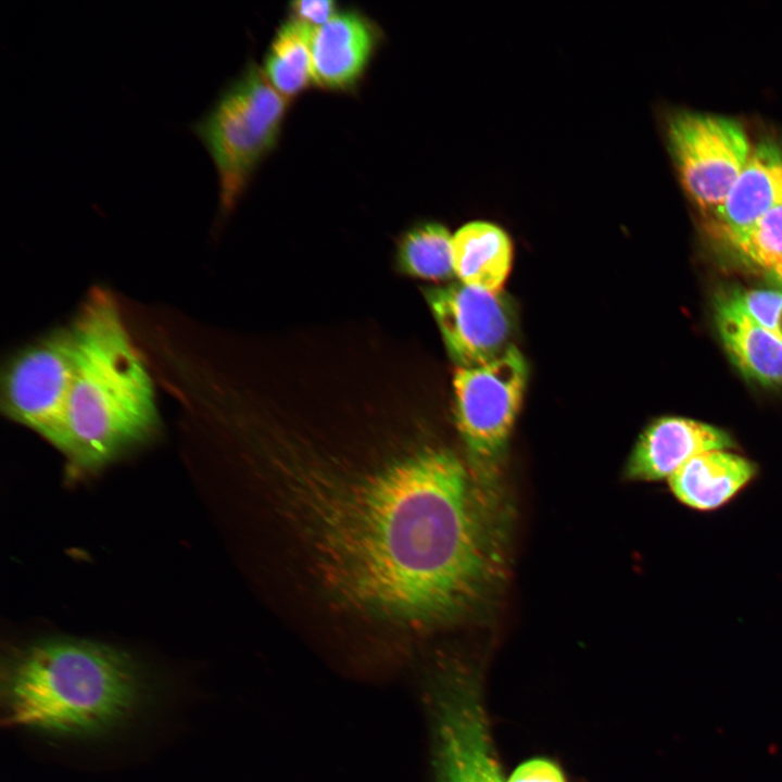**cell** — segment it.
Segmentation results:
<instances>
[{
	"mask_svg": "<svg viewBox=\"0 0 782 782\" xmlns=\"http://www.w3.org/2000/svg\"><path fill=\"white\" fill-rule=\"evenodd\" d=\"M782 203V150L772 142L753 146L751 155L712 215L726 240L740 234Z\"/></svg>",
	"mask_w": 782,
	"mask_h": 782,
	"instance_id": "12",
	"label": "cell"
},
{
	"mask_svg": "<svg viewBox=\"0 0 782 782\" xmlns=\"http://www.w3.org/2000/svg\"><path fill=\"white\" fill-rule=\"evenodd\" d=\"M505 782H565V778L553 761L533 758L519 765Z\"/></svg>",
	"mask_w": 782,
	"mask_h": 782,
	"instance_id": "20",
	"label": "cell"
},
{
	"mask_svg": "<svg viewBox=\"0 0 782 782\" xmlns=\"http://www.w3.org/2000/svg\"><path fill=\"white\" fill-rule=\"evenodd\" d=\"M377 43L373 24L355 11L336 13L315 27L312 40L313 81L321 88L346 89L367 67Z\"/></svg>",
	"mask_w": 782,
	"mask_h": 782,
	"instance_id": "11",
	"label": "cell"
},
{
	"mask_svg": "<svg viewBox=\"0 0 782 782\" xmlns=\"http://www.w3.org/2000/svg\"><path fill=\"white\" fill-rule=\"evenodd\" d=\"M336 2L329 0H301L291 3L293 18L318 27L336 14Z\"/></svg>",
	"mask_w": 782,
	"mask_h": 782,
	"instance_id": "21",
	"label": "cell"
},
{
	"mask_svg": "<svg viewBox=\"0 0 782 782\" xmlns=\"http://www.w3.org/2000/svg\"><path fill=\"white\" fill-rule=\"evenodd\" d=\"M731 446V437L715 426L681 417L658 418L636 441L625 475L634 481L661 480L699 453Z\"/></svg>",
	"mask_w": 782,
	"mask_h": 782,
	"instance_id": "10",
	"label": "cell"
},
{
	"mask_svg": "<svg viewBox=\"0 0 782 782\" xmlns=\"http://www.w3.org/2000/svg\"><path fill=\"white\" fill-rule=\"evenodd\" d=\"M726 241L748 263L766 272L782 264V203Z\"/></svg>",
	"mask_w": 782,
	"mask_h": 782,
	"instance_id": "18",
	"label": "cell"
},
{
	"mask_svg": "<svg viewBox=\"0 0 782 782\" xmlns=\"http://www.w3.org/2000/svg\"><path fill=\"white\" fill-rule=\"evenodd\" d=\"M527 376L526 360L515 345L490 363L456 367L454 373L455 420L468 453V465L494 494Z\"/></svg>",
	"mask_w": 782,
	"mask_h": 782,
	"instance_id": "5",
	"label": "cell"
},
{
	"mask_svg": "<svg viewBox=\"0 0 782 782\" xmlns=\"http://www.w3.org/2000/svg\"><path fill=\"white\" fill-rule=\"evenodd\" d=\"M453 268L464 285L500 292L509 274L513 243L499 225L474 220L453 236Z\"/></svg>",
	"mask_w": 782,
	"mask_h": 782,
	"instance_id": "15",
	"label": "cell"
},
{
	"mask_svg": "<svg viewBox=\"0 0 782 782\" xmlns=\"http://www.w3.org/2000/svg\"><path fill=\"white\" fill-rule=\"evenodd\" d=\"M74 368L58 450L70 472H93L157 432L153 380L106 290L87 297L71 323Z\"/></svg>",
	"mask_w": 782,
	"mask_h": 782,
	"instance_id": "2",
	"label": "cell"
},
{
	"mask_svg": "<svg viewBox=\"0 0 782 782\" xmlns=\"http://www.w3.org/2000/svg\"><path fill=\"white\" fill-rule=\"evenodd\" d=\"M314 30V26L291 18L279 27L269 46L263 73L285 98L298 96L313 81Z\"/></svg>",
	"mask_w": 782,
	"mask_h": 782,
	"instance_id": "16",
	"label": "cell"
},
{
	"mask_svg": "<svg viewBox=\"0 0 782 782\" xmlns=\"http://www.w3.org/2000/svg\"><path fill=\"white\" fill-rule=\"evenodd\" d=\"M280 483L324 576L357 607L443 622L478 608L501 580L499 496L449 450L364 478L295 472Z\"/></svg>",
	"mask_w": 782,
	"mask_h": 782,
	"instance_id": "1",
	"label": "cell"
},
{
	"mask_svg": "<svg viewBox=\"0 0 782 782\" xmlns=\"http://www.w3.org/2000/svg\"><path fill=\"white\" fill-rule=\"evenodd\" d=\"M74 368L71 324L13 355L1 380L3 413L58 449Z\"/></svg>",
	"mask_w": 782,
	"mask_h": 782,
	"instance_id": "6",
	"label": "cell"
},
{
	"mask_svg": "<svg viewBox=\"0 0 782 782\" xmlns=\"http://www.w3.org/2000/svg\"><path fill=\"white\" fill-rule=\"evenodd\" d=\"M286 111V98L250 62L191 122L215 165L222 212L234 207L254 168L275 146Z\"/></svg>",
	"mask_w": 782,
	"mask_h": 782,
	"instance_id": "4",
	"label": "cell"
},
{
	"mask_svg": "<svg viewBox=\"0 0 782 782\" xmlns=\"http://www.w3.org/2000/svg\"><path fill=\"white\" fill-rule=\"evenodd\" d=\"M453 236L436 222L412 227L402 237L398 249L399 268L411 276L443 280L455 275L453 268Z\"/></svg>",
	"mask_w": 782,
	"mask_h": 782,
	"instance_id": "17",
	"label": "cell"
},
{
	"mask_svg": "<svg viewBox=\"0 0 782 782\" xmlns=\"http://www.w3.org/2000/svg\"><path fill=\"white\" fill-rule=\"evenodd\" d=\"M439 782H505L481 707L470 691L453 692L438 726Z\"/></svg>",
	"mask_w": 782,
	"mask_h": 782,
	"instance_id": "9",
	"label": "cell"
},
{
	"mask_svg": "<svg viewBox=\"0 0 782 782\" xmlns=\"http://www.w3.org/2000/svg\"><path fill=\"white\" fill-rule=\"evenodd\" d=\"M755 474L756 467L751 461L716 449L690 458L668 478V482L680 502L709 510L727 503Z\"/></svg>",
	"mask_w": 782,
	"mask_h": 782,
	"instance_id": "13",
	"label": "cell"
},
{
	"mask_svg": "<svg viewBox=\"0 0 782 782\" xmlns=\"http://www.w3.org/2000/svg\"><path fill=\"white\" fill-rule=\"evenodd\" d=\"M667 136L684 189L714 215L753 150L745 128L721 115L678 112L667 121Z\"/></svg>",
	"mask_w": 782,
	"mask_h": 782,
	"instance_id": "7",
	"label": "cell"
},
{
	"mask_svg": "<svg viewBox=\"0 0 782 782\" xmlns=\"http://www.w3.org/2000/svg\"><path fill=\"white\" fill-rule=\"evenodd\" d=\"M425 297L457 367L484 365L509 346L515 313L509 299L459 282L428 288Z\"/></svg>",
	"mask_w": 782,
	"mask_h": 782,
	"instance_id": "8",
	"label": "cell"
},
{
	"mask_svg": "<svg viewBox=\"0 0 782 782\" xmlns=\"http://www.w3.org/2000/svg\"><path fill=\"white\" fill-rule=\"evenodd\" d=\"M767 273L782 288V264H779Z\"/></svg>",
	"mask_w": 782,
	"mask_h": 782,
	"instance_id": "22",
	"label": "cell"
},
{
	"mask_svg": "<svg viewBox=\"0 0 782 782\" xmlns=\"http://www.w3.org/2000/svg\"><path fill=\"white\" fill-rule=\"evenodd\" d=\"M3 722L58 735L102 732L139 695L131 659L86 640L52 639L14 652L2 670Z\"/></svg>",
	"mask_w": 782,
	"mask_h": 782,
	"instance_id": "3",
	"label": "cell"
},
{
	"mask_svg": "<svg viewBox=\"0 0 782 782\" xmlns=\"http://www.w3.org/2000/svg\"><path fill=\"white\" fill-rule=\"evenodd\" d=\"M716 324L736 366L762 383L782 382V340L754 320L735 293L716 302Z\"/></svg>",
	"mask_w": 782,
	"mask_h": 782,
	"instance_id": "14",
	"label": "cell"
},
{
	"mask_svg": "<svg viewBox=\"0 0 782 782\" xmlns=\"http://www.w3.org/2000/svg\"><path fill=\"white\" fill-rule=\"evenodd\" d=\"M735 295L754 320L782 340V292L754 289Z\"/></svg>",
	"mask_w": 782,
	"mask_h": 782,
	"instance_id": "19",
	"label": "cell"
}]
</instances>
